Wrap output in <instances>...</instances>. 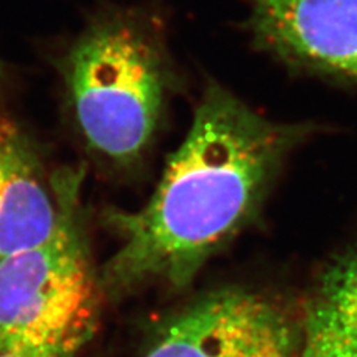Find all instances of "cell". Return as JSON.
Here are the masks:
<instances>
[{
	"instance_id": "cell-3",
	"label": "cell",
	"mask_w": 357,
	"mask_h": 357,
	"mask_svg": "<svg viewBox=\"0 0 357 357\" xmlns=\"http://www.w3.org/2000/svg\"><path fill=\"white\" fill-rule=\"evenodd\" d=\"M57 189L54 232L0 264V335L81 347L94 329L98 286L76 216L77 188L67 178Z\"/></svg>"
},
{
	"instance_id": "cell-6",
	"label": "cell",
	"mask_w": 357,
	"mask_h": 357,
	"mask_svg": "<svg viewBox=\"0 0 357 357\" xmlns=\"http://www.w3.org/2000/svg\"><path fill=\"white\" fill-rule=\"evenodd\" d=\"M60 216V194L48 191L30 142L0 122V264L47 240Z\"/></svg>"
},
{
	"instance_id": "cell-5",
	"label": "cell",
	"mask_w": 357,
	"mask_h": 357,
	"mask_svg": "<svg viewBox=\"0 0 357 357\" xmlns=\"http://www.w3.org/2000/svg\"><path fill=\"white\" fill-rule=\"evenodd\" d=\"M258 50L296 72L357 86V0H248Z\"/></svg>"
},
{
	"instance_id": "cell-2",
	"label": "cell",
	"mask_w": 357,
	"mask_h": 357,
	"mask_svg": "<svg viewBox=\"0 0 357 357\" xmlns=\"http://www.w3.org/2000/svg\"><path fill=\"white\" fill-rule=\"evenodd\" d=\"M57 69L86 143L116 162H131L148 148L177 81L164 24L143 8L100 10Z\"/></svg>"
},
{
	"instance_id": "cell-1",
	"label": "cell",
	"mask_w": 357,
	"mask_h": 357,
	"mask_svg": "<svg viewBox=\"0 0 357 357\" xmlns=\"http://www.w3.org/2000/svg\"><path fill=\"white\" fill-rule=\"evenodd\" d=\"M308 131L255 112L211 82L185 140L140 210L112 218L119 248L100 277L114 296L161 283L183 287L250 220L284 155Z\"/></svg>"
},
{
	"instance_id": "cell-8",
	"label": "cell",
	"mask_w": 357,
	"mask_h": 357,
	"mask_svg": "<svg viewBox=\"0 0 357 357\" xmlns=\"http://www.w3.org/2000/svg\"><path fill=\"white\" fill-rule=\"evenodd\" d=\"M79 350L70 344H48L0 335V357H75Z\"/></svg>"
},
{
	"instance_id": "cell-9",
	"label": "cell",
	"mask_w": 357,
	"mask_h": 357,
	"mask_svg": "<svg viewBox=\"0 0 357 357\" xmlns=\"http://www.w3.org/2000/svg\"><path fill=\"white\" fill-rule=\"evenodd\" d=\"M0 82H2V67H0Z\"/></svg>"
},
{
	"instance_id": "cell-4",
	"label": "cell",
	"mask_w": 357,
	"mask_h": 357,
	"mask_svg": "<svg viewBox=\"0 0 357 357\" xmlns=\"http://www.w3.org/2000/svg\"><path fill=\"white\" fill-rule=\"evenodd\" d=\"M144 357H301V328L268 298L225 289L178 312Z\"/></svg>"
},
{
	"instance_id": "cell-7",
	"label": "cell",
	"mask_w": 357,
	"mask_h": 357,
	"mask_svg": "<svg viewBox=\"0 0 357 357\" xmlns=\"http://www.w3.org/2000/svg\"><path fill=\"white\" fill-rule=\"evenodd\" d=\"M301 357H357V250L321 277L301 326Z\"/></svg>"
}]
</instances>
